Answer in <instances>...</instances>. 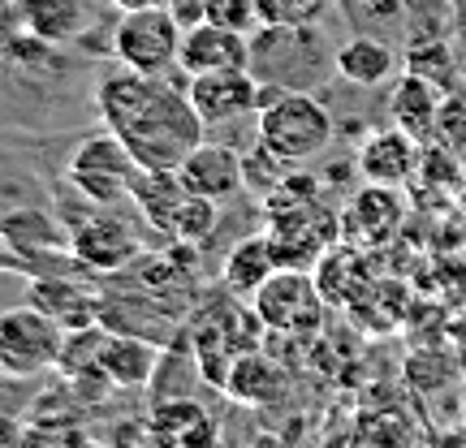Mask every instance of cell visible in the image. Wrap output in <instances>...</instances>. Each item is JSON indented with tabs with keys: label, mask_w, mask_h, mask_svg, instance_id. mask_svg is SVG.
I'll list each match as a JSON object with an SVG mask.
<instances>
[{
	"label": "cell",
	"mask_w": 466,
	"mask_h": 448,
	"mask_svg": "<svg viewBox=\"0 0 466 448\" xmlns=\"http://www.w3.org/2000/svg\"><path fill=\"white\" fill-rule=\"evenodd\" d=\"M96 108L143 168H177L208 134L203 116L173 74L113 69L96 86Z\"/></svg>",
	"instance_id": "1"
},
{
	"label": "cell",
	"mask_w": 466,
	"mask_h": 448,
	"mask_svg": "<svg viewBox=\"0 0 466 448\" xmlns=\"http://www.w3.org/2000/svg\"><path fill=\"white\" fill-rule=\"evenodd\" d=\"M333 52L329 39L311 26H255L250 31V74L259 86H277V91H316L324 74L333 69Z\"/></svg>",
	"instance_id": "2"
},
{
	"label": "cell",
	"mask_w": 466,
	"mask_h": 448,
	"mask_svg": "<svg viewBox=\"0 0 466 448\" xmlns=\"http://www.w3.org/2000/svg\"><path fill=\"white\" fill-rule=\"evenodd\" d=\"M255 134L285 164H307L333 143V113L316 100V91H277L259 86Z\"/></svg>",
	"instance_id": "3"
},
{
	"label": "cell",
	"mask_w": 466,
	"mask_h": 448,
	"mask_svg": "<svg viewBox=\"0 0 466 448\" xmlns=\"http://www.w3.org/2000/svg\"><path fill=\"white\" fill-rule=\"evenodd\" d=\"M138 173H143V164L134 160V151L108 125L78 138V147L69 151V160H66V182L86 203H100V207L130 203V190L138 182Z\"/></svg>",
	"instance_id": "4"
},
{
	"label": "cell",
	"mask_w": 466,
	"mask_h": 448,
	"mask_svg": "<svg viewBox=\"0 0 466 448\" xmlns=\"http://www.w3.org/2000/svg\"><path fill=\"white\" fill-rule=\"evenodd\" d=\"M66 324H56L35 302L0 311V375L5 380H35L61 363Z\"/></svg>",
	"instance_id": "5"
},
{
	"label": "cell",
	"mask_w": 466,
	"mask_h": 448,
	"mask_svg": "<svg viewBox=\"0 0 466 448\" xmlns=\"http://www.w3.org/2000/svg\"><path fill=\"white\" fill-rule=\"evenodd\" d=\"M186 22L173 9H130L113 26V56L138 74H173Z\"/></svg>",
	"instance_id": "6"
},
{
	"label": "cell",
	"mask_w": 466,
	"mask_h": 448,
	"mask_svg": "<svg viewBox=\"0 0 466 448\" xmlns=\"http://www.w3.org/2000/svg\"><path fill=\"white\" fill-rule=\"evenodd\" d=\"M69 259L83 272H126L138 259V233L113 207L91 203V212L78 224H69Z\"/></svg>",
	"instance_id": "7"
},
{
	"label": "cell",
	"mask_w": 466,
	"mask_h": 448,
	"mask_svg": "<svg viewBox=\"0 0 466 448\" xmlns=\"http://www.w3.org/2000/svg\"><path fill=\"white\" fill-rule=\"evenodd\" d=\"M186 95L203 116L208 130L229 125L238 116L259 113V78L250 69H212V74H195L186 83Z\"/></svg>",
	"instance_id": "8"
},
{
	"label": "cell",
	"mask_w": 466,
	"mask_h": 448,
	"mask_svg": "<svg viewBox=\"0 0 466 448\" xmlns=\"http://www.w3.org/2000/svg\"><path fill=\"white\" fill-rule=\"evenodd\" d=\"M255 315H259L264 328H281V333H294V328L316 324V315H319L316 272H307V267H281V272L255 294Z\"/></svg>",
	"instance_id": "9"
},
{
	"label": "cell",
	"mask_w": 466,
	"mask_h": 448,
	"mask_svg": "<svg viewBox=\"0 0 466 448\" xmlns=\"http://www.w3.org/2000/svg\"><path fill=\"white\" fill-rule=\"evenodd\" d=\"M177 177H182V185L190 194H199V199L229 203L233 194L247 190V155L238 147H229V143L203 138L199 147L177 164Z\"/></svg>",
	"instance_id": "10"
},
{
	"label": "cell",
	"mask_w": 466,
	"mask_h": 448,
	"mask_svg": "<svg viewBox=\"0 0 466 448\" xmlns=\"http://www.w3.org/2000/svg\"><path fill=\"white\" fill-rule=\"evenodd\" d=\"M401 220H406V199L398 185L363 182V190L341 212V237L354 246H380L401 229Z\"/></svg>",
	"instance_id": "11"
},
{
	"label": "cell",
	"mask_w": 466,
	"mask_h": 448,
	"mask_svg": "<svg viewBox=\"0 0 466 448\" xmlns=\"http://www.w3.org/2000/svg\"><path fill=\"white\" fill-rule=\"evenodd\" d=\"M250 65V35L217 26V22H190L182 35V56L177 69L186 78L195 74H212V69H247Z\"/></svg>",
	"instance_id": "12"
},
{
	"label": "cell",
	"mask_w": 466,
	"mask_h": 448,
	"mask_svg": "<svg viewBox=\"0 0 466 448\" xmlns=\"http://www.w3.org/2000/svg\"><path fill=\"white\" fill-rule=\"evenodd\" d=\"M333 74L346 78L350 86H363V91L389 86L401 74V48L380 35L350 31V39H341L333 52Z\"/></svg>",
	"instance_id": "13"
},
{
	"label": "cell",
	"mask_w": 466,
	"mask_h": 448,
	"mask_svg": "<svg viewBox=\"0 0 466 448\" xmlns=\"http://www.w3.org/2000/svg\"><path fill=\"white\" fill-rule=\"evenodd\" d=\"M419 160H423V143H415L406 130L389 125V130H376L363 138L359 147V177L371 185H406L419 173Z\"/></svg>",
	"instance_id": "14"
},
{
	"label": "cell",
	"mask_w": 466,
	"mask_h": 448,
	"mask_svg": "<svg viewBox=\"0 0 466 448\" xmlns=\"http://www.w3.org/2000/svg\"><path fill=\"white\" fill-rule=\"evenodd\" d=\"M26 302H35L39 311H48L56 324H66V328H86V324H100L104 315V298L96 289H86L78 284L74 276H35L31 289H26Z\"/></svg>",
	"instance_id": "15"
},
{
	"label": "cell",
	"mask_w": 466,
	"mask_h": 448,
	"mask_svg": "<svg viewBox=\"0 0 466 448\" xmlns=\"http://www.w3.org/2000/svg\"><path fill=\"white\" fill-rule=\"evenodd\" d=\"M277 272H281V254L272 246V233H250L242 242H233V250L225 254L220 284L233 298H255Z\"/></svg>",
	"instance_id": "16"
},
{
	"label": "cell",
	"mask_w": 466,
	"mask_h": 448,
	"mask_svg": "<svg viewBox=\"0 0 466 448\" xmlns=\"http://www.w3.org/2000/svg\"><path fill=\"white\" fill-rule=\"evenodd\" d=\"M441 100H445V91H436L432 83H423L415 74H398L393 95H389V116L398 130H406L415 143L428 147L441 130Z\"/></svg>",
	"instance_id": "17"
},
{
	"label": "cell",
	"mask_w": 466,
	"mask_h": 448,
	"mask_svg": "<svg viewBox=\"0 0 466 448\" xmlns=\"http://www.w3.org/2000/svg\"><path fill=\"white\" fill-rule=\"evenodd\" d=\"M17 17H22L26 35L61 48V44L83 39L91 9H86V0H17Z\"/></svg>",
	"instance_id": "18"
},
{
	"label": "cell",
	"mask_w": 466,
	"mask_h": 448,
	"mask_svg": "<svg viewBox=\"0 0 466 448\" xmlns=\"http://www.w3.org/2000/svg\"><path fill=\"white\" fill-rule=\"evenodd\" d=\"M147 435L156 444H177V448H195V444H212L217 440V423L203 410L199 401H160L147 418Z\"/></svg>",
	"instance_id": "19"
},
{
	"label": "cell",
	"mask_w": 466,
	"mask_h": 448,
	"mask_svg": "<svg viewBox=\"0 0 466 448\" xmlns=\"http://www.w3.org/2000/svg\"><path fill=\"white\" fill-rule=\"evenodd\" d=\"M401 74H415L423 83H432L436 91H453L458 74H462L453 35H406V44H401Z\"/></svg>",
	"instance_id": "20"
},
{
	"label": "cell",
	"mask_w": 466,
	"mask_h": 448,
	"mask_svg": "<svg viewBox=\"0 0 466 448\" xmlns=\"http://www.w3.org/2000/svg\"><path fill=\"white\" fill-rule=\"evenodd\" d=\"M186 194H190V190L182 185L177 168H143L138 182H134V190H130V207L147 220L156 233L168 237L173 216H177V207H182Z\"/></svg>",
	"instance_id": "21"
},
{
	"label": "cell",
	"mask_w": 466,
	"mask_h": 448,
	"mask_svg": "<svg viewBox=\"0 0 466 448\" xmlns=\"http://www.w3.org/2000/svg\"><path fill=\"white\" fill-rule=\"evenodd\" d=\"M156 375V349L138 336L108 333L100 349V380L113 388H147Z\"/></svg>",
	"instance_id": "22"
},
{
	"label": "cell",
	"mask_w": 466,
	"mask_h": 448,
	"mask_svg": "<svg viewBox=\"0 0 466 448\" xmlns=\"http://www.w3.org/2000/svg\"><path fill=\"white\" fill-rule=\"evenodd\" d=\"M337 9L346 17L350 31L398 39L410 35V5L406 0H337Z\"/></svg>",
	"instance_id": "23"
},
{
	"label": "cell",
	"mask_w": 466,
	"mask_h": 448,
	"mask_svg": "<svg viewBox=\"0 0 466 448\" xmlns=\"http://www.w3.org/2000/svg\"><path fill=\"white\" fill-rule=\"evenodd\" d=\"M217 207H220V203H212V199L186 194L182 207H177V216H173L168 237H173L177 246H203V242L217 233Z\"/></svg>",
	"instance_id": "24"
},
{
	"label": "cell",
	"mask_w": 466,
	"mask_h": 448,
	"mask_svg": "<svg viewBox=\"0 0 466 448\" xmlns=\"http://www.w3.org/2000/svg\"><path fill=\"white\" fill-rule=\"evenodd\" d=\"M337 0H255L259 26H311Z\"/></svg>",
	"instance_id": "25"
},
{
	"label": "cell",
	"mask_w": 466,
	"mask_h": 448,
	"mask_svg": "<svg viewBox=\"0 0 466 448\" xmlns=\"http://www.w3.org/2000/svg\"><path fill=\"white\" fill-rule=\"evenodd\" d=\"M203 17L217 22V26H229V31H242V35H250L259 26L255 0H203Z\"/></svg>",
	"instance_id": "26"
},
{
	"label": "cell",
	"mask_w": 466,
	"mask_h": 448,
	"mask_svg": "<svg viewBox=\"0 0 466 448\" xmlns=\"http://www.w3.org/2000/svg\"><path fill=\"white\" fill-rule=\"evenodd\" d=\"M436 138H445L450 147H462V138H466V91L462 86L445 91V100H441V130H436Z\"/></svg>",
	"instance_id": "27"
},
{
	"label": "cell",
	"mask_w": 466,
	"mask_h": 448,
	"mask_svg": "<svg viewBox=\"0 0 466 448\" xmlns=\"http://www.w3.org/2000/svg\"><path fill=\"white\" fill-rule=\"evenodd\" d=\"M26 432H31V427H26L22 418L9 414V410H0V448L5 444H26Z\"/></svg>",
	"instance_id": "28"
},
{
	"label": "cell",
	"mask_w": 466,
	"mask_h": 448,
	"mask_svg": "<svg viewBox=\"0 0 466 448\" xmlns=\"http://www.w3.org/2000/svg\"><path fill=\"white\" fill-rule=\"evenodd\" d=\"M116 14H130V9H173L177 0H108Z\"/></svg>",
	"instance_id": "29"
},
{
	"label": "cell",
	"mask_w": 466,
	"mask_h": 448,
	"mask_svg": "<svg viewBox=\"0 0 466 448\" xmlns=\"http://www.w3.org/2000/svg\"><path fill=\"white\" fill-rule=\"evenodd\" d=\"M406 5H410V14H419L423 5H445V9H453V0H406Z\"/></svg>",
	"instance_id": "30"
},
{
	"label": "cell",
	"mask_w": 466,
	"mask_h": 448,
	"mask_svg": "<svg viewBox=\"0 0 466 448\" xmlns=\"http://www.w3.org/2000/svg\"><path fill=\"white\" fill-rule=\"evenodd\" d=\"M458 155H462V160H466V138H462V147H458Z\"/></svg>",
	"instance_id": "31"
},
{
	"label": "cell",
	"mask_w": 466,
	"mask_h": 448,
	"mask_svg": "<svg viewBox=\"0 0 466 448\" xmlns=\"http://www.w3.org/2000/svg\"><path fill=\"white\" fill-rule=\"evenodd\" d=\"M0 56H5V48H0Z\"/></svg>",
	"instance_id": "32"
}]
</instances>
